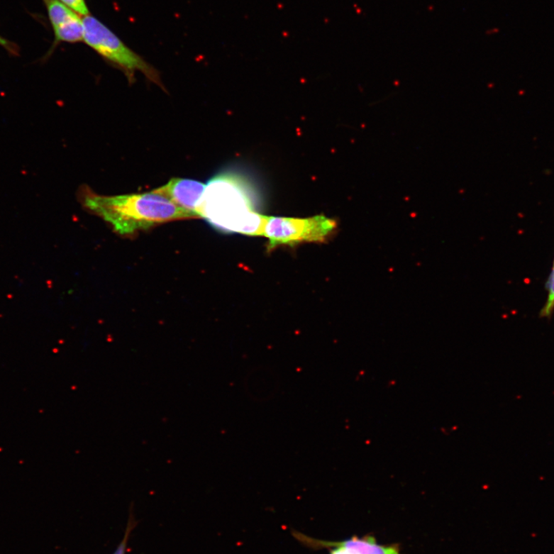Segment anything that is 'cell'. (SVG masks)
<instances>
[{
  "mask_svg": "<svg viewBox=\"0 0 554 554\" xmlns=\"http://www.w3.org/2000/svg\"><path fill=\"white\" fill-rule=\"evenodd\" d=\"M79 202L101 217L122 237L169 222L195 219L165 195L157 192L116 196L98 194L89 187L80 188Z\"/></svg>",
  "mask_w": 554,
  "mask_h": 554,
  "instance_id": "cell-1",
  "label": "cell"
},
{
  "mask_svg": "<svg viewBox=\"0 0 554 554\" xmlns=\"http://www.w3.org/2000/svg\"><path fill=\"white\" fill-rule=\"evenodd\" d=\"M199 214L215 229L250 236H262L267 217L256 211L248 181L228 172L208 181Z\"/></svg>",
  "mask_w": 554,
  "mask_h": 554,
  "instance_id": "cell-2",
  "label": "cell"
},
{
  "mask_svg": "<svg viewBox=\"0 0 554 554\" xmlns=\"http://www.w3.org/2000/svg\"><path fill=\"white\" fill-rule=\"evenodd\" d=\"M84 42L99 56L121 68L129 80L141 72L153 83L163 89L159 72L126 45L109 27L90 14L83 17Z\"/></svg>",
  "mask_w": 554,
  "mask_h": 554,
  "instance_id": "cell-3",
  "label": "cell"
},
{
  "mask_svg": "<svg viewBox=\"0 0 554 554\" xmlns=\"http://www.w3.org/2000/svg\"><path fill=\"white\" fill-rule=\"evenodd\" d=\"M338 228V223L323 215L299 218L267 216L262 237L269 240L270 250L281 245L324 243Z\"/></svg>",
  "mask_w": 554,
  "mask_h": 554,
  "instance_id": "cell-4",
  "label": "cell"
},
{
  "mask_svg": "<svg viewBox=\"0 0 554 554\" xmlns=\"http://www.w3.org/2000/svg\"><path fill=\"white\" fill-rule=\"evenodd\" d=\"M43 2L47 8L54 33V42L45 59H48L57 45L61 43L84 42L83 17L61 3L60 0H43Z\"/></svg>",
  "mask_w": 554,
  "mask_h": 554,
  "instance_id": "cell-5",
  "label": "cell"
},
{
  "mask_svg": "<svg viewBox=\"0 0 554 554\" xmlns=\"http://www.w3.org/2000/svg\"><path fill=\"white\" fill-rule=\"evenodd\" d=\"M205 189L206 184L195 179L172 178L166 185L156 190L198 219L201 218L199 214V205Z\"/></svg>",
  "mask_w": 554,
  "mask_h": 554,
  "instance_id": "cell-6",
  "label": "cell"
},
{
  "mask_svg": "<svg viewBox=\"0 0 554 554\" xmlns=\"http://www.w3.org/2000/svg\"><path fill=\"white\" fill-rule=\"evenodd\" d=\"M547 289L548 292V301L542 309L541 316L549 318L554 311V262L551 274L547 283Z\"/></svg>",
  "mask_w": 554,
  "mask_h": 554,
  "instance_id": "cell-7",
  "label": "cell"
},
{
  "mask_svg": "<svg viewBox=\"0 0 554 554\" xmlns=\"http://www.w3.org/2000/svg\"><path fill=\"white\" fill-rule=\"evenodd\" d=\"M135 526V523L131 514L128 523H127L123 538L112 554H126L127 546H128L129 540Z\"/></svg>",
  "mask_w": 554,
  "mask_h": 554,
  "instance_id": "cell-8",
  "label": "cell"
},
{
  "mask_svg": "<svg viewBox=\"0 0 554 554\" xmlns=\"http://www.w3.org/2000/svg\"><path fill=\"white\" fill-rule=\"evenodd\" d=\"M60 1L72 9V11H74L82 17L91 14L86 0H60Z\"/></svg>",
  "mask_w": 554,
  "mask_h": 554,
  "instance_id": "cell-9",
  "label": "cell"
},
{
  "mask_svg": "<svg viewBox=\"0 0 554 554\" xmlns=\"http://www.w3.org/2000/svg\"><path fill=\"white\" fill-rule=\"evenodd\" d=\"M0 45L5 48L9 53L11 54V55L16 57L19 56V47H18L16 43L4 38L1 35H0Z\"/></svg>",
  "mask_w": 554,
  "mask_h": 554,
  "instance_id": "cell-10",
  "label": "cell"
}]
</instances>
